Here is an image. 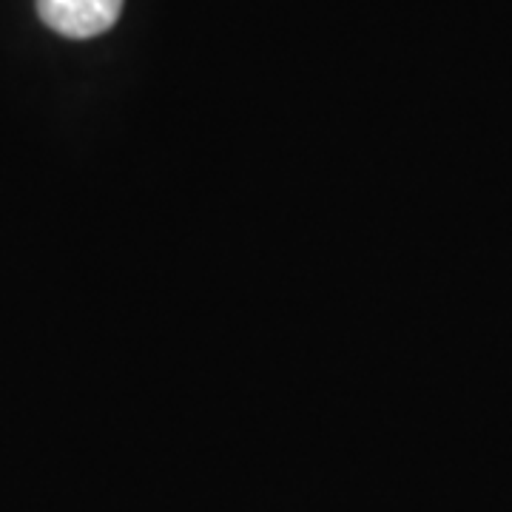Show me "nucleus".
Instances as JSON below:
<instances>
[{
  "mask_svg": "<svg viewBox=\"0 0 512 512\" xmlns=\"http://www.w3.org/2000/svg\"><path fill=\"white\" fill-rule=\"evenodd\" d=\"M123 12V0H37L40 20L57 35L86 40L109 32Z\"/></svg>",
  "mask_w": 512,
  "mask_h": 512,
  "instance_id": "1",
  "label": "nucleus"
}]
</instances>
